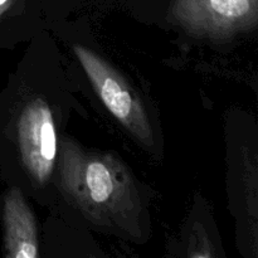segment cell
<instances>
[{
    "label": "cell",
    "mask_w": 258,
    "mask_h": 258,
    "mask_svg": "<svg viewBox=\"0 0 258 258\" xmlns=\"http://www.w3.org/2000/svg\"><path fill=\"white\" fill-rule=\"evenodd\" d=\"M58 168L63 194L88 221L125 232L138 227L140 197L118 160L88 153L64 139L60 143Z\"/></svg>",
    "instance_id": "1"
},
{
    "label": "cell",
    "mask_w": 258,
    "mask_h": 258,
    "mask_svg": "<svg viewBox=\"0 0 258 258\" xmlns=\"http://www.w3.org/2000/svg\"><path fill=\"white\" fill-rule=\"evenodd\" d=\"M73 49L108 111L144 145L153 146V130L145 108L122 76L92 50L82 45Z\"/></svg>",
    "instance_id": "2"
},
{
    "label": "cell",
    "mask_w": 258,
    "mask_h": 258,
    "mask_svg": "<svg viewBox=\"0 0 258 258\" xmlns=\"http://www.w3.org/2000/svg\"><path fill=\"white\" fill-rule=\"evenodd\" d=\"M175 19L199 37L228 38L257 24L258 0H171Z\"/></svg>",
    "instance_id": "3"
},
{
    "label": "cell",
    "mask_w": 258,
    "mask_h": 258,
    "mask_svg": "<svg viewBox=\"0 0 258 258\" xmlns=\"http://www.w3.org/2000/svg\"><path fill=\"white\" fill-rule=\"evenodd\" d=\"M18 141L30 175L38 183L47 181L54 169L57 135L52 112L43 101H32L20 113Z\"/></svg>",
    "instance_id": "4"
},
{
    "label": "cell",
    "mask_w": 258,
    "mask_h": 258,
    "mask_svg": "<svg viewBox=\"0 0 258 258\" xmlns=\"http://www.w3.org/2000/svg\"><path fill=\"white\" fill-rule=\"evenodd\" d=\"M7 256L13 258L38 257L37 226L29 207L18 189L8 191L3 206Z\"/></svg>",
    "instance_id": "5"
}]
</instances>
